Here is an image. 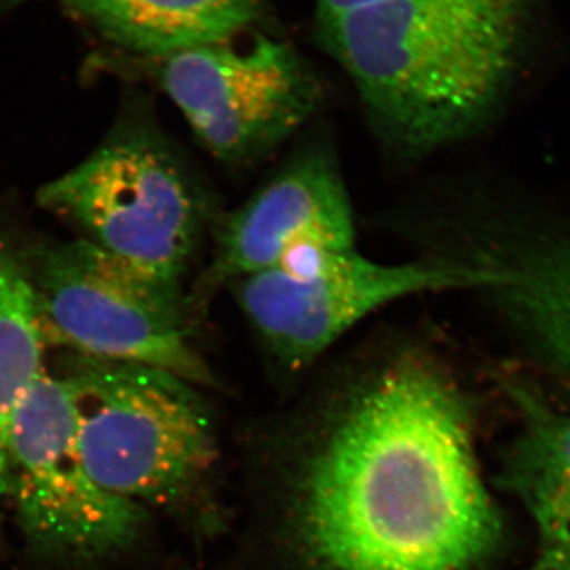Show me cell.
I'll return each instance as SVG.
<instances>
[{
  "instance_id": "9c48e42d",
  "label": "cell",
  "mask_w": 570,
  "mask_h": 570,
  "mask_svg": "<svg viewBox=\"0 0 570 570\" xmlns=\"http://www.w3.org/2000/svg\"><path fill=\"white\" fill-rule=\"evenodd\" d=\"M355 247L354 212L340 165L325 149H309L227 217L209 281L234 284Z\"/></svg>"
},
{
  "instance_id": "8fae6325",
  "label": "cell",
  "mask_w": 570,
  "mask_h": 570,
  "mask_svg": "<svg viewBox=\"0 0 570 570\" xmlns=\"http://www.w3.org/2000/svg\"><path fill=\"white\" fill-rule=\"evenodd\" d=\"M105 39L163 59L234 40L253 24L258 0H67Z\"/></svg>"
},
{
  "instance_id": "5b68a950",
  "label": "cell",
  "mask_w": 570,
  "mask_h": 570,
  "mask_svg": "<svg viewBox=\"0 0 570 570\" xmlns=\"http://www.w3.org/2000/svg\"><path fill=\"white\" fill-rule=\"evenodd\" d=\"M24 261L48 341L78 355L214 384L190 343L181 288L142 275L88 239L40 247Z\"/></svg>"
},
{
  "instance_id": "ba28073f",
  "label": "cell",
  "mask_w": 570,
  "mask_h": 570,
  "mask_svg": "<svg viewBox=\"0 0 570 570\" xmlns=\"http://www.w3.org/2000/svg\"><path fill=\"white\" fill-rule=\"evenodd\" d=\"M159 81L206 151L230 165L275 151L309 121L322 99L302 56L265 36L165 56Z\"/></svg>"
},
{
  "instance_id": "9a60e30c",
  "label": "cell",
  "mask_w": 570,
  "mask_h": 570,
  "mask_svg": "<svg viewBox=\"0 0 570 570\" xmlns=\"http://www.w3.org/2000/svg\"><path fill=\"white\" fill-rule=\"evenodd\" d=\"M22 2H28V0H0V10L13 9Z\"/></svg>"
},
{
  "instance_id": "52a82bcc",
  "label": "cell",
  "mask_w": 570,
  "mask_h": 570,
  "mask_svg": "<svg viewBox=\"0 0 570 570\" xmlns=\"http://www.w3.org/2000/svg\"><path fill=\"white\" fill-rule=\"evenodd\" d=\"M493 284V269L480 262L428 258L384 264L355 247L321 255L288 272L245 277L232 288L268 354L295 371L392 303L430 292H483Z\"/></svg>"
},
{
  "instance_id": "277c9868",
  "label": "cell",
  "mask_w": 570,
  "mask_h": 570,
  "mask_svg": "<svg viewBox=\"0 0 570 570\" xmlns=\"http://www.w3.org/2000/svg\"><path fill=\"white\" fill-rule=\"evenodd\" d=\"M88 242L151 279L181 288L202 228L204 204L175 154L142 130H122L37 194Z\"/></svg>"
},
{
  "instance_id": "3957f363",
  "label": "cell",
  "mask_w": 570,
  "mask_h": 570,
  "mask_svg": "<svg viewBox=\"0 0 570 570\" xmlns=\"http://www.w3.org/2000/svg\"><path fill=\"white\" fill-rule=\"evenodd\" d=\"M63 377L82 461L100 487L145 509L175 508L204 489L219 442L197 385L159 367L82 355Z\"/></svg>"
},
{
  "instance_id": "7c38bea8",
  "label": "cell",
  "mask_w": 570,
  "mask_h": 570,
  "mask_svg": "<svg viewBox=\"0 0 570 570\" xmlns=\"http://www.w3.org/2000/svg\"><path fill=\"white\" fill-rule=\"evenodd\" d=\"M479 262L497 276L485 292L532 347L570 376L569 239H531Z\"/></svg>"
},
{
  "instance_id": "7a4b0ae2",
  "label": "cell",
  "mask_w": 570,
  "mask_h": 570,
  "mask_svg": "<svg viewBox=\"0 0 570 570\" xmlns=\"http://www.w3.org/2000/svg\"><path fill=\"white\" fill-rule=\"evenodd\" d=\"M540 0H314L322 47L397 153L468 137L508 92Z\"/></svg>"
},
{
  "instance_id": "6da1fadb",
  "label": "cell",
  "mask_w": 570,
  "mask_h": 570,
  "mask_svg": "<svg viewBox=\"0 0 570 570\" xmlns=\"http://www.w3.org/2000/svg\"><path fill=\"white\" fill-rule=\"evenodd\" d=\"M288 523L311 570H487L502 521L466 395L404 352L337 407L296 469Z\"/></svg>"
},
{
  "instance_id": "30bf717a",
  "label": "cell",
  "mask_w": 570,
  "mask_h": 570,
  "mask_svg": "<svg viewBox=\"0 0 570 570\" xmlns=\"http://www.w3.org/2000/svg\"><path fill=\"white\" fill-rule=\"evenodd\" d=\"M520 426L502 460L501 485L534 521L542 547L570 546V414L520 379H505Z\"/></svg>"
},
{
  "instance_id": "4fadbf2b",
  "label": "cell",
  "mask_w": 570,
  "mask_h": 570,
  "mask_svg": "<svg viewBox=\"0 0 570 570\" xmlns=\"http://www.w3.org/2000/svg\"><path fill=\"white\" fill-rule=\"evenodd\" d=\"M39 306L22 255L0 243V504L9 497V450L18 404L45 371Z\"/></svg>"
},
{
  "instance_id": "8992f818",
  "label": "cell",
  "mask_w": 570,
  "mask_h": 570,
  "mask_svg": "<svg viewBox=\"0 0 570 570\" xmlns=\"http://www.w3.org/2000/svg\"><path fill=\"white\" fill-rule=\"evenodd\" d=\"M26 542L52 560L92 562L140 540L148 510L100 487L78 448L66 377L47 370L24 393L11 428L9 497Z\"/></svg>"
},
{
  "instance_id": "5bb4252c",
  "label": "cell",
  "mask_w": 570,
  "mask_h": 570,
  "mask_svg": "<svg viewBox=\"0 0 570 570\" xmlns=\"http://www.w3.org/2000/svg\"><path fill=\"white\" fill-rule=\"evenodd\" d=\"M530 570H570V546L542 547Z\"/></svg>"
}]
</instances>
